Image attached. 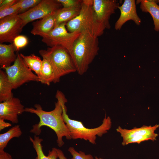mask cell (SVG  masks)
Listing matches in <instances>:
<instances>
[{"instance_id":"obj_1","label":"cell","mask_w":159,"mask_h":159,"mask_svg":"<svg viewBox=\"0 0 159 159\" xmlns=\"http://www.w3.org/2000/svg\"><path fill=\"white\" fill-rule=\"evenodd\" d=\"M63 94L60 91H57L55 97L57 101L55 103L54 108L52 111H47L43 110L39 104H35L34 108L26 107L24 109V112L34 114L39 119V122L33 125V128L30 130V132L37 136L41 134V128L42 126L50 127L56 134L57 142L59 147H62L64 144L62 139L63 137H65L67 140L72 139L70 132L62 117V98Z\"/></svg>"},{"instance_id":"obj_2","label":"cell","mask_w":159,"mask_h":159,"mask_svg":"<svg viewBox=\"0 0 159 159\" xmlns=\"http://www.w3.org/2000/svg\"><path fill=\"white\" fill-rule=\"evenodd\" d=\"M99 44L98 37L86 32H81L75 41L71 55L79 74L87 71L98 54Z\"/></svg>"},{"instance_id":"obj_3","label":"cell","mask_w":159,"mask_h":159,"mask_svg":"<svg viewBox=\"0 0 159 159\" xmlns=\"http://www.w3.org/2000/svg\"><path fill=\"white\" fill-rule=\"evenodd\" d=\"M67 101L65 97H62V117L70 132L72 139H83L89 141L93 144H95L97 136L102 137L107 133L111 128L112 122L110 117L109 116L106 117L105 115L102 124L100 126L93 128H87L82 122L69 118L67 114V109L65 105Z\"/></svg>"},{"instance_id":"obj_4","label":"cell","mask_w":159,"mask_h":159,"mask_svg":"<svg viewBox=\"0 0 159 159\" xmlns=\"http://www.w3.org/2000/svg\"><path fill=\"white\" fill-rule=\"evenodd\" d=\"M93 0H83L79 14L67 22L66 28L70 32H86L98 37L104 33V25L97 19L92 7Z\"/></svg>"},{"instance_id":"obj_5","label":"cell","mask_w":159,"mask_h":159,"mask_svg":"<svg viewBox=\"0 0 159 159\" xmlns=\"http://www.w3.org/2000/svg\"><path fill=\"white\" fill-rule=\"evenodd\" d=\"M42 58L46 59L51 65L54 73V83L59 82L62 76L77 72L72 58L64 47L56 46L39 51Z\"/></svg>"},{"instance_id":"obj_6","label":"cell","mask_w":159,"mask_h":159,"mask_svg":"<svg viewBox=\"0 0 159 159\" xmlns=\"http://www.w3.org/2000/svg\"><path fill=\"white\" fill-rule=\"evenodd\" d=\"M66 22L56 26L49 34L42 37V41L49 47L62 46L67 49L71 55L74 44L81 33L69 32Z\"/></svg>"},{"instance_id":"obj_7","label":"cell","mask_w":159,"mask_h":159,"mask_svg":"<svg viewBox=\"0 0 159 159\" xmlns=\"http://www.w3.org/2000/svg\"><path fill=\"white\" fill-rule=\"evenodd\" d=\"M3 69L5 70L13 89H16L27 82H39L38 76L26 66L19 53L13 64Z\"/></svg>"},{"instance_id":"obj_8","label":"cell","mask_w":159,"mask_h":159,"mask_svg":"<svg viewBox=\"0 0 159 159\" xmlns=\"http://www.w3.org/2000/svg\"><path fill=\"white\" fill-rule=\"evenodd\" d=\"M159 127V124L153 126L143 125L140 127H135L133 129H127L119 126L116 130L122 138V145L125 146L130 143L140 144L148 140H156L158 134L155 131Z\"/></svg>"},{"instance_id":"obj_9","label":"cell","mask_w":159,"mask_h":159,"mask_svg":"<svg viewBox=\"0 0 159 159\" xmlns=\"http://www.w3.org/2000/svg\"><path fill=\"white\" fill-rule=\"evenodd\" d=\"M62 7L61 4L57 0H42L34 7L18 15L24 27L29 23L53 14Z\"/></svg>"},{"instance_id":"obj_10","label":"cell","mask_w":159,"mask_h":159,"mask_svg":"<svg viewBox=\"0 0 159 159\" xmlns=\"http://www.w3.org/2000/svg\"><path fill=\"white\" fill-rule=\"evenodd\" d=\"M23 22L18 15L8 16L0 19V43H13L23 28Z\"/></svg>"},{"instance_id":"obj_11","label":"cell","mask_w":159,"mask_h":159,"mask_svg":"<svg viewBox=\"0 0 159 159\" xmlns=\"http://www.w3.org/2000/svg\"><path fill=\"white\" fill-rule=\"evenodd\" d=\"M119 6L116 0H93V8L97 18L107 29L110 28V17Z\"/></svg>"},{"instance_id":"obj_12","label":"cell","mask_w":159,"mask_h":159,"mask_svg":"<svg viewBox=\"0 0 159 159\" xmlns=\"http://www.w3.org/2000/svg\"><path fill=\"white\" fill-rule=\"evenodd\" d=\"M24 106L18 98L11 97L0 103V119L8 120L13 123L19 122L18 116L24 112Z\"/></svg>"},{"instance_id":"obj_13","label":"cell","mask_w":159,"mask_h":159,"mask_svg":"<svg viewBox=\"0 0 159 159\" xmlns=\"http://www.w3.org/2000/svg\"><path fill=\"white\" fill-rule=\"evenodd\" d=\"M120 14L115 24V29L120 30L123 25L129 20H132L137 25L141 22L137 12L136 3L134 0H125L121 6H119Z\"/></svg>"},{"instance_id":"obj_14","label":"cell","mask_w":159,"mask_h":159,"mask_svg":"<svg viewBox=\"0 0 159 159\" xmlns=\"http://www.w3.org/2000/svg\"><path fill=\"white\" fill-rule=\"evenodd\" d=\"M57 11L34 22L31 33L43 37L50 33L55 26Z\"/></svg>"},{"instance_id":"obj_15","label":"cell","mask_w":159,"mask_h":159,"mask_svg":"<svg viewBox=\"0 0 159 159\" xmlns=\"http://www.w3.org/2000/svg\"><path fill=\"white\" fill-rule=\"evenodd\" d=\"M157 1L154 0H138L137 4H140V8L143 12H148L153 21L154 29L159 31V6Z\"/></svg>"},{"instance_id":"obj_16","label":"cell","mask_w":159,"mask_h":159,"mask_svg":"<svg viewBox=\"0 0 159 159\" xmlns=\"http://www.w3.org/2000/svg\"><path fill=\"white\" fill-rule=\"evenodd\" d=\"M16 48L13 43L9 44H0V66L3 69L11 66L17 57L14 52Z\"/></svg>"},{"instance_id":"obj_17","label":"cell","mask_w":159,"mask_h":159,"mask_svg":"<svg viewBox=\"0 0 159 159\" xmlns=\"http://www.w3.org/2000/svg\"><path fill=\"white\" fill-rule=\"evenodd\" d=\"M81 3L73 7H62L59 9L57 12L55 26L62 23H67L77 16L81 9Z\"/></svg>"},{"instance_id":"obj_18","label":"cell","mask_w":159,"mask_h":159,"mask_svg":"<svg viewBox=\"0 0 159 159\" xmlns=\"http://www.w3.org/2000/svg\"><path fill=\"white\" fill-rule=\"evenodd\" d=\"M29 138L36 153L37 155L36 159H57L58 158V154L55 148H52L51 150L49 151L47 156L45 155L42 145L43 140L39 136L34 135V138L30 136Z\"/></svg>"},{"instance_id":"obj_19","label":"cell","mask_w":159,"mask_h":159,"mask_svg":"<svg viewBox=\"0 0 159 159\" xmlns=\"http://www.w3.org/2000/svg\"><path fill=\"white\" fill-rule=\"evenodd\" d=\"M13 89L5 71L0 70V102L6 101L13 97Z\"/></svg>"},{"instance_id":"obj_20","label":"cell","mask_w":159,"mask_h":159,"mask_svg":"<svg viewBox=\"0 0 159 159\" xmlns=\"http://www.w3.org/2000/svg\"><path fill=\"white\" fill-rule=\"evenodd\" d=\"M38 81L42 84L49 85L54 80V73L52 68L49 61L43 58L42 65Z\"/></svg>"},{"instance_id":"obj_21","label":"cell","mask_w":159,"mask_h":159,"mask_svg":"<svg viewBox=\"0 0 159 159\" xmlns=\"http://www.w3.org/2000/svg\"><path fill=\"white\" fill-rule=\"evenodd\" d=\"M20 55L26 66L31 70L34 71L39 77L42 67V60L34 54L26 56L21 53Z\"/></svg>"},{"instance_id":"obj_22","label":"cell","mask_w":159,"mask_h":159,"mask_svg":"<svg viewBox=\"0 0 159 159\" xmlns=\"http://www.w3.org/2000/svg\"><path fill=\"white\" fill-rule=\"evenodd\" d=\"M22 134L19 125L10 128L6 132L0 134V151L4 150L9 141L14 138H19Z\"/></svg>"},{"instance_id":"obj_23","label":"cell","mask_w":159,"mask_h":159,"mask_svg":"<svg viewBox=\"0 0 159 159\" xmlns=\"http://www.w3.org/2000/svg\"><path fill=\"white\" fill-rule=\"evenodd\" d=\"M20 9L19 0L13 5L0 10V19L13 15H18Z\"/></svg>"},{"instance_id":"obj_24","label":"cell","mask_w":159,"mask_h":159,"mask_svg":"<svg viewBox=\"0 0 159 159\" xmlns=\"http://www.w3.org/2000/svg\"><path fill=\"white\" fill-rule=\"evenodd\" d=\"M42 0H19L20 9L19 14L26 12L35 6ZM18 14V15H19Z\"/></svg>"},{"instance_id":"obj_25","label":"cell","mask_w":159,"mask_h":159,"mask_svg":"<svg viewBox=\"0 0 159 159\" xmlns=\"http://www.w3.org/2000/svg\"><path fill=\"white\" fill-rule=\"evenodd\" d=\"M68 151L72 156L71 159H95L91 154H86L85 152L81 151L78 152L73 147H70Z\"/></svg>"},{"instance_id":"obj_26","label":"cell","mask_w":159,"mask_h":159,"mask_svg":"<svg viewBox=\"0 0 159 159\" xmlns=\"http://www.w3.org/2000/svg\"><path fill=\"white\" fill-rule=\"evenodd\" d=\"M28 43V39L26 36L19 35L14 38L13 43L15 47L16 51H18L21 49L25 47Z\"/></svg>"},{"instance_id":"obj_27","label":"cell","mask_w":159,"mask_h":159,"mask_svg":"<svg viewBox=\"0 0 159 159\" xmlns=\"http://www.w3.org/2000/svg\"><path fill=\"white\" fill-rule=\"evenodd\" d=\"M62 5L63 7L69 8L73 7L81 4L82 0H57Z\"/></svg>"},{"instance_id":"obj_28","label":"cell","mask_w":159,"mask_h":159,"mask_svg":"<svg viewBox=\"0 0 159 159\" xmlns=\"http://www.w3.org/2000/svg\"><path fill=\"white\" fill-rule=\"evenodd\" d=\"M18 1L16 0H0V10L13 5Z\"/></svg>"},{"instance_id":"obj_29","label":"cell","mask_w":159,"mask_h":159,"mask_svg":"<svg viewBox=\"0 0 159 159\" xmlns=\"http://www.w3.org/2000/svg\"><path fill=\"white\" fill-rule=\"evenodd\" d=\"M0 159H13L11 155L4 150L0 151Z\"/></svg>"},{"instance_id":"obj_30","label":"cell","mask_w":159,"mask_h":159,"mask_svg":"<svg viewBox=\"0 0 159 159\" xmlns=\"http://www.w3.org/2000/svg\"><path fill=\"white\" fill-rule=\"evenodd\" d=\"M11 124L6 122L3 119H0V131H1L4 128L11 126Z\"/></svg>"},{"instance_id":"obj_31","label":"cell","mask_w":159,"mask_h":159,"mask_svg":"<svg viewBox=\"0 0 159 159\" xmlns=\"http://www.w3.org/2000/svg\"><path fill=\"white\" fill-rule=\"evenodd\" d=\"M56 150L58 154V158L59 159H69L67 158L61 150L56 148Z\"/></svg>"},{"instance_id":"obj_32","label":"cell","mask_w":159,"mask_h":159,"mask_svg":"<svg viewBox=\"0 0 159 159\" xmlns=\"http://www.w3.org/2000/svg\"><path fill=\"white\" fill-rule=\"evenodd\" d=\"M95 159H103L102 158H98L97 156H95Z\"/></svg>"},{"instance_id":"obj_33","label":"cell","mask_w":159,"mask_h":159,"mask_svg":"<svg viewBox=\"0 0 159 159\" xmlns=\"http://www.w3.org/2000/svg\"><path fill=\"white\" fill-rule=\"evenodd\" d=\"M157 2H159V0H157Z\"/></svg>"}]
</instances>
